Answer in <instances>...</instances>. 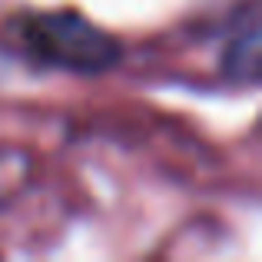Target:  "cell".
I'll list each match as a JSON object with an SVG mask.
<instances>
[{"label":"cell","instance_id":"obj_1","mask_svg":"<svg viewBox=\"0 0 262 262\" xmlns=\"http://www.w3.org/2000/svg\"><path fill=\"white\" fill-rule=\"evenodd\" d=\"M20 37L33 60L80 77H100L113 70L123 57V47L113 33L100 30L83 13L73 10L33 13L20 24Z\"/></svg>","mask_w":262,"mask_h":262},{"label":"cell","instance_id":"obj_2","mask_svg":"<svg viewBox=\"0 0 262 262\" xmlns=\"http://www.w3.org/2000/svg\"><path fill=\"white\" fill-rule=\"evenodd\" d=\"M259 24L256 17H249L243 27L236 30V37L226 43L223 50V73L232 80V83L252 86L259 80Z\"/></svg>","mask_w":262,"mask_h":262}]
</instances>
